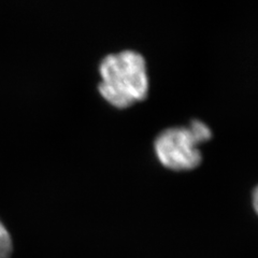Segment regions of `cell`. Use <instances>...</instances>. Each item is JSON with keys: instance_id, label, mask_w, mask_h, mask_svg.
<instances>
[{"instance_id": "obj_4", "label": "cell", "mask_w": 258, "mask_h": 258, "mask_svg": "<svg viewBox=\"0 0 258 258\" xmlns=\"http://www.w3.org/2000/svg\"><path fill=\"white\" fill-rule=\"evenodd\" d=\"M253 201H254V209H255V211L257 212V199H258V197H257V189H255V191H254V195H253Z\"/></svg>"}, {"instance_id": "obj_1", "label": "cell", "mask_w": 258, "mask_h": 258, "mask_svg": "<svg viewBox=\"0 0 258 258\" xmlns=\"http://www.w3.org/2000/svg\"><path fill=\"white\" fill-rule=\"evenodd\" d=\"M99 74L98 91L111 106L125 109L147 98L149 77L141 54L135 51L110 54L101 60Z\"/></svg>"}, {"instance_id": "obj_3", "label": "cell", "mask_w": 258, "mask_h": 258, "mask_svg": "<svg viewBox=\"0 0 258 258\" xmlns=\"http://www.w3.org/2000/svg\"><path fill=\"white\" fill-rule=\"evenodd\" d=\"M13 252V241L9 230L0 221V258H10Z\"/></svg>"}, {"instance_id": "obj_2", "label": "cell", "mask_w": 258, "mask_h": 258, "mask_svg": "<svg viewBox=\"0 0 258 258\" xmlns=\"http://www.w3.org/2000/svg\"><path fill=\"white\" fill-rule=\"evenodd\" d=\"M212 133L201 120H192L187 127H173L161 133L154 150L159 163L173 171H188L203 160L199 144L211 139Z\"/></svg>"}]
</instances>
